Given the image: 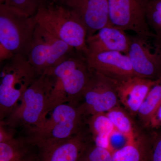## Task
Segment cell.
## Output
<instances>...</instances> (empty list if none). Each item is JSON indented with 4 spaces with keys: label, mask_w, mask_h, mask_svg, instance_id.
Wrapping results in <instances>:
<instances>
[{
    "label": "cell",
    "mask_w": 161,
    "mask_h": 161,
    "mask_svg": "<svg viewBox=\"0 0 161 161\" xmlns=\"http://www.w3.org/2000/svg\"><path fill=\"white\" fill-rule=\"evenodd\" d=\"M93 72L86 55L75 50L45 73L52 83L48 113L61 104H77Z\"/></svg>",
    "instance_id": "obj_1"
},
{
    "label": "cell",
    "mask_w": 161,
    "mask_h": 161,
    "mask_svg": "<svg viewBox=\"0 0 161 161\" xmlns=\"http://www.w3.org/2000/svg\"><path fill=\"white\" fill-rule=\"evenodd\" d=\"M36 23L70 46L88 53L86 30L76 15L63 3L51 0L34 16Z\"/></svg>",
    "instance_id": "obj_2"
},
{
    "label": "cell",
    "mask_w": 161,
    "mask_h": 161,
    "mask_svg": "<svg viewBox=\"0 0 161 161\" xmlns=\"http://www.w3.org/2000/svg\"><path fill=\"white\" fill-rule=\"evenodd\" d=\"M39 76L24 55H12L3 61L0 72V119L5 120L9 116Z\"/></svg>",
    "instance_id": "obj_3"
},
{
    "label": "cell",
    "mask_w": 161,
    "mask_h": 161,
    "mask_svg": "<svg viewBox=\"0 0 161 161\" xmlns=\"http://www.w3.org/2000/svg\"><path fill=\"white\" fill-rule=\"evenodd\" d=\"M52 83L46 73L39 75L27 88L19 104L5 119L12 130L22 127L26 131L38 128L45 121Z\"/></svg>",
    "instance_id": "obj_4"
},
{
    "label": "cell",
    "mask_w": 161,
    "mask_h": 161,
    "mask_svg": "<svg viewBox=\"0 0 161 161\" xmlns=\"http://www.w3.org/2000/svg\"><path fill=\"white\" fill-rule=\"evenodd\" d=\"M50 112L42 125L26 131L36 146L69 138L86 126L87 118L76 104H61Z\"/></svg>",
    "instance_id": "obj_5"
},
{
    "label": "cell",
    "mask_w": 161,
    "mask_h": 161,
    "mask_svg": "<svg viewBox=\"0 0 161 161\" xmlns=\"http://www.w3.org/2000/svg\"><path fill=\"white\" fill-rule=\"evenodd\" d=\"M36 26L34 17L0 4V43L11 54L26 56Z\"/></svg>",
    "instance_id": "obj_6"
},
{
    "label": "cell",
    "mask_w": 161,
    "mask_h": 161,
    "mask_svg": "<svg viewBox=\"0 0 161 161\" xmlns=\"http://www.w3.org/2000/svg\"><path fill=\"white\" fill-rule=\"evenodd\" d=\"M75 50L36 23L26 56L40 75L58 64Z\"/></svg>",
    "instance_id": "obj_7"
},
{
    "label": "cell",
    "mask_w": 161,
    "mask_h": 161,
    "mask_svg": "<svg viewBox=\"0 0 161 161\" xmlns=\"http://www.w3.org/2000/svg\"><path fill=\"white\" fill-rule=\"evenodd\" d=\"M118 82L93 70L77 104L86 118L108 112L117 106Z\"/></svg>",
    "instance_id": "obj_8"
},
{
    "label": "cell",
    "mask_w": 161,
    "mask_h": 161,
    "mask_svg": "<svg viewBox=\"0 0 161 161\" xmlns=\"http://www.w3.org/2000/svg\"><path fill=\"white\" fill-rule=\"evenodd\" d=\"M148 1L108 0L111 25L125 31H132L143 37L157 38L151 31L146 19V8Z\"/></svg>",
    "instance_id": "obj_9"
},
{
    "label": "cell",
    "mask_w": 161,
    "mask_h": 161,
    "mask_svg": "<svg viewBox=\"0 0 161 161\" xmlns=\"http://www.w3.org/2000/svg\"><path fill=\"white\" fill-rule=\"evenodd\" d=\"M130 36V58L136 77L155 80L161 78V40L153 44L149 40L136 35Z\"/></svg>",
    "instance_id": "obj_10"
},
{
    "label": "cell",
    "mask_w": 161,
    "mask_h": 161,
    "mask_svg": "<svg viewBox=\"0 0 161 161\" xmlns=\"http://www.w3.org/2000/svg\"><path fill=\"white\" fill-rule=\"evenodd\" d=\"M93 142L86 125L83 130L69 138L36 146L37 161H78Z\"/></svg>",
    "instance_id": "obj_11"
},
{
    "label": "cell",
    "mask_w": 161,
    "mask_h": 161,
    "mask_svg": "<svg viewBox=\"0 0 161 161\" xmlns=\"http://www.w3.org/2000/svg\"><path fill=\"white\" fill-rule=\"evenodd\" d=\"M74 13L83 23L88 36L111 25L108 0H58Z\"/></svg>",
    "instance_id": "obj_12"
},
{
    "label": "cell",
    "mask_w": 161,
    "mask_h": 161,
    "mask_svg": "<svg viewBox=\"0 0 161 161\" xmlns=\"http://www.w3.org/2000/svg\"><path fill=\"white\" fill-rule=\"evenodd\" d=\"M86 58L93 70L118 82L136 76L129 56L121 52L89 53Z\"/></svg>",
    "instance_id": "obj_13"
},
{
    "label": "cell",
    "mask_w": 161,
    "mask_h": 161,
    "mask_svg": "<svg viewBox=\"0 0 161 161\" xmlns=\"http://www.w3.org/2000/svg\"><path fill=\"white\" fill-rule=\"evenodd\" d=\"M130 43V36L125 31L112 25H108L87 37V54L113 51L127 54Z\"/></svg>",
    "instance_id": "obj_14"
},
{
    "label": "cell",
    "mask_w": 161,
    "mask_h": 161,
    "mask_svg": "<svg viewBox=\"0 0 161 161\" xmlns=\"http://www.w3.org/2000/svg\"><path fill=\"white\" fill-rule=\"evenodd\" d=\"M156 80L136 77L118 82L119 100L132 113H137L141 105Z\"/></svg>",
    "instance_id": "obj_15"
},
{
    "label": "cell",
    "mask_w": 161,
    "mask_h": 161,
    "mask_svg": "<svg viewBox=\"0 0 161 161\" xmlns=\"http://www.w3.org/2000/svg\"><path fill=\"white\" fill-rule=\"evenodd\" d=\"M37 148L28 135L0 142V161H26L37 158Z\"/></svg>",
    "instance_id": "obj_16"
},
{
    "label": "cell",
    "mask_w": 161,
    "mask_h": 161,
    "mask_svg": "<svg viewBox=\"0 0 161 161\" xmlns=\"http://www.w3.org/2000/svg\"><path fill=\"white\" fill-rule=\"evenodd\" d=\"M147 132L142 134L136 141L131 139L126 145L112 152V161H146L149 146Z\"/></svg>",
    "instance_id": "obj_17"
},
{
    "label": "cell",
    "mask_w": 161,
    "mask_h": 161,
    "mask_svg": "<svg viewBox=\"0 0 161 161\" xmlns=\"http://www.w3.org/2000/svg\"><path fill=\"white\" fill-rule=\"evenodd\" d=\"M86 124L95 145L109 150L110 136L115 127L106 115L99 113L90 116Z\"/></svg>",
    "instance_id": "obj_18"
},
{
    "label": "cell",
    "mask_w": 161,
    "mask_h": 161,
    "mask_svg": "<svg viewBox=\"0 0 161 161\" xmlns=\"http://www.w3.org/2000/svg\"><path fill=\"white\" fill-rule=\"evenodd\" d=\"M161 104V78L156 80L142 103L137 114L143 126L147 128Z\"/></svg>",
    "instance_id": "obj_19"
},
{
    "label": "cell",
    "mask_w": 161,
    "mask_h": 161,
    "mask_svg": "<svg viewBox=\"0 0 161 161\" xmlns=\"http://www.w3.org/2000/svg\"><path fill=\"white\" fill-rule=\"evenodd\" d=\"M146 16L151 31L161 40V0H148Z\"/></svg>",
    "instance_id": "obj_20"
},
{
    "label": "cell",
    "mask_w": 161,
    "mask_h": 161,
    "mask_svg": "<svg viewBox=\"0 0 161 161\" xmlns=\"http://www.w3.org/2000/svg\"><path fill=\"white\" fill-rule=\"evenodd\" d=\"M106 115L115 129L130 138L133 137L131 121L125 112L115 107L107 112Z\"/></svg>",
    "instance_id": "obj_21"
},
{
    "label": "cell",
    "mask_w": 161,
    "mask_h": 161,
    "mask_svg": "<svg viewBox=\"0 0 161 161\" xmlns=\"http://www.w3.org/2000/svg\"><path fill=\"white\" fill-rule=\"evenodd\" d=\"M50 0H4V3L12 6L24 14L34 17L39 9Z\"/></svg>",
    "instance_id": "obj_22"
},
{
    "label": "cell",
    "mask_w": 161,
    "mask_h": 161,
    "mask_svg": "<svg viewBox=\"0 0 161 161\" xmlns=\"http://www.w3.org/2000/svg\"><path fill=\"white\" fill-rule=\"evenodd\" d=\"M78 161H112V153L97 147L94 142L87 147Z\"/></svg>",
    "instance_id": "obj_23"
},
{
    "label": "cell",
    "mask_w": 161,
    "mask_h": 161,
    "mask_svg": "<svg viewBox=\"0 0 161 161\" xmlns=\"http://www.w3.org/2000/svg\"><path fill=\"white\" fill-rule=\"evenodd\" d=\"M149 130V149L146 161H161V128Z\"/></svg>",
    "instance_id": "obj_24"
},
{
    "label": "cell",
    "mask_w": 161,
    "mask_h": 161,
    "mask_svg": "<svg viewBox=\"0 0 161 161\" xmlns=\"http://www.w3.org/2000/svg\"><path fill=\"white\" fill-rule=\"evenodd\" d=\"M133 137L130 138L118 130H115L110 136L109 148L110 147L114 149L113 152L126 145L129 141Z\"/></svg>",
    "instance_id": "obj_25"
},
{
    "label": "cell",
    "mask_w": 161,
    "mask_h": 161,
    "mask_svg": "<svg viewBox=\"0 0 161 161\" xmlns=\"http://www.w3.org/2000/svg\"><path fill=\"white\" fill-rule=\"evenodd\" d=\"M14 137L13 130L8 126L5 120L0 119V142L8 140Z\"/></svg>",
    "instance_id": "obj_26"
},
{
    "label": "cell",
    "mask_w": 161,
    "mask_h": 161,
    "mask_svg": "<svg viewBox=\"0 0 161 161\" xmlns=\"http://www.w3.org/2000/svg\"><path fill=\"white\" fill-rule=\"evenodd\" d=\"M161 128V104L150 120L147 129L154 130Z\"/></svg>",
    "instance_id": "obj_27"
},
{
    "label": "cell",
    "mask_w": 161,
    "mask_h": 161,
    "mask_svg": "<svg viewBox=\"0 0 161 161\" xmlns=\"http://www.w3.org/2000/svg\"><path fill=\"white\" fill-rule=\"evenodd\" d=\"M12 55L0 43V62H3V60H6Z\"/></svg>",
    "instance_id": "obj_28"
},
{
    "label": "cell",
    "mask_w": 161,
    "mask_h": 161,
    "mask_svg": "<svg viewBox=\"0 0 161 161\" xmlns=\"http://www.w3.org/2000/svg\"><path fill=\"white\" fill-rule=\"evenodd\" d=\"M4 61V60H3ZM0 62V72H1V69H2V65H3V62Z\"/></svg>",
    "instance_id": "obj_29"
},
{
    "label": "cell",
    "mask_w": 161,
    "mask_h": 161,
    "mask_svg": "<svg viewBox=\"0 0 161 161\" xmlns=\"http://www.w3.org/2000/svg\"><path fill=\"white\" fill-rule=\"evenodd\" d=\"M4 2V0H0V4L3 3Z\"/></svg>",
    "instance_id": "obj_30"
},
{
    "label": "cell",
    "mask_w": 161,
    "mask_h": 161,
    "mask_svg": "<svg viewBox=\"0 0 161 161\" xmlns=\"http://www.w3.org/2000/svg\"><path fill=\"white\" fill-rule=\"evenodd\" d=\"M36 159H37V158L35 160H29V161H37Z\"/></svg>",
    "instance_id": "obj_31"
},
{
    "label": "cell",
    "mask_w": 161,
    "mask_h": 161,
    "mask_svg": "<svg viewBox=\"0 0 161 161\" xmlns=\"http://www.w3.org/2000/svg\"><path fill=\"white\" fill-rule=\"evenodd\" d=\"M55 1H58V0H55Z\"/></svg>",
    "instance_id": "obj_32"
}]
</instances>
